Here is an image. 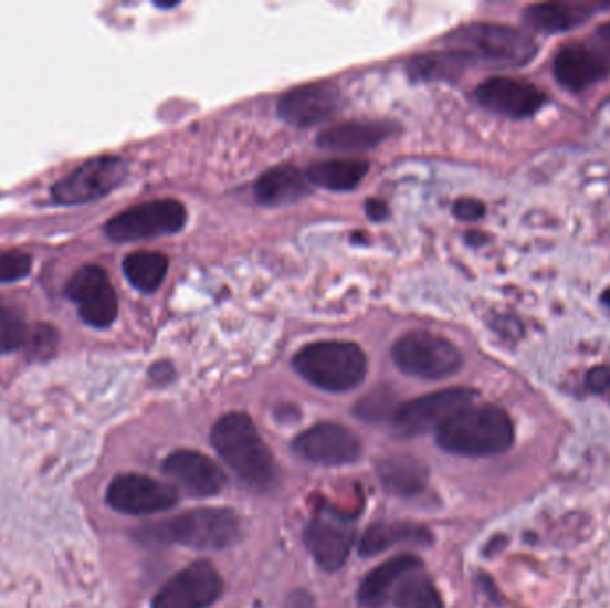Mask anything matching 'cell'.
Returning a JSON list of instances; mask_svg holds the SVG:
<instances>
[{"label": "cell", "mask_w": 610, "mask_h": 608, "mask_svg": "<svg viewBox=\"0 0 610 608\" xmlns=\"http://www.w3.org/2000/svg\"><path fill=\"white\" fill-rule=\"evenodd\" d=\"M444 452L461 457H493L507 452L514 442V424L504 409L472 406L459 410L435 430Z\"/></svg>", "instance_id": "obj_1"}, {"label": "cell", "mask_w": 610, "mask_h": 608, "mask_svg": "<svg viewBox=\"0 0 610 608\" xmlns=\"http://www.w3.org/2000/svg\"><path fill=\"white\" fill-rule=\"evenodd\" d=\"M214 450L250 488L266 491L275 485L277 464L254 421L243 412H229L214 423Z\"/></svg>", "instance_id": "obj_2"}, {"label": "cell", "mask_w": 610, "mask_h": 608, "mask_svg": "<svg viewBox=\"0 0 610 608\" xmlns=\"http://www.w3.org/2000/svg\"><path fill=\"white\" fill-rule=\"evenodd\" d=\"M238 535L240 520L231 509H194L136 532L147 544H179L193 549L227 548Z\"/></svg>", "instance_id": "obj_3"}, {"label": "cell", "mask_w": 610, "mask_h": 608, "mask_svg": "<svg viewBox=\"0 0 610 608\" xmlns=\"http://www.w3.org/2000/svg\"><path fill=\"white\" fill-rule=\"evenodd\" d=\"M293 366L307 382L330 392L350 391L365 380L368 360L354 343L318 342L302 348Z\"/></svg>", "instance_id": "obj_4"}, {"label": "cell", "mask_w": 610, "mask_h": 608, "mask_svg": "<svg viewBox=\"0 0 610 608\" xmlns=\"http://www.w3.org/2000/svg\"><path fill=\"white\" fill-rule=\"evenodd\" d=\"M452 51L461 52L470 63L491 66H523L536 55L537 45L532 36L519 29L473 23L449 36Z\"/></svg>", "instance_id": "obj_5"}, {"label": "cell", "mask_w": 610, "mask_h": 608, "mask_svg": "<svg viewBox=\"0 0 610 608\" xmlns=\"http://www.w3.org/2000/svg\"><path fill=\"white\" fill-rule=\"evenodd\" d=\"M391 357L400 371L425 380L450 377L463 366V357L449 339L425 331L403 334L395 343Z\"/></svg>", "instance_id": "obj_6"}, {"label": "cell", "mask_w": 610, "mask_h": 608, "mask_svg": "<svg viewBox=\"0 0 610 608\" xmlns=\"http://www.w3.org/2000/svg\"><path fill=\"white\" fill-rule=\"evenodd\" d=\"M186 209L177 200H150L125 209L106 223V235L115 243L152 240L176 234L186 223Z\"/></svg>", "instance_id": "obj_7"}, {"label": "cell", "mask_w": 610, "mask_h": 608, "mask_svg": "<svg viewBox=\"0 0 610 608\" xmlns=\"http://www.w3.org/2000/svg\"><path fill=\"white\" fill-rule=\"evenodd\" d=\"M476 392L466 387H452L443 391L430 392L425 397L400 403L395 412V432L402 438H417L421 433L440 429L444 421H449L453 415L464 407L472 406Z\"/></svg>", "instance_id": "obj_8"}, {"label": "cell", "mask_w": 610, "mask_h": 608, "mask_svg": "<svg viewBox=\"0 0 610 608\" xmlns=\"http://www.w3.org/2000/svg\"><path fill=\"white\" fill-rule=\"evenodd\" d=\"M127 163L122 157H93L52 188V199L65 206L102 199L124 182Z\"/></svg>", "instance_id": "obj_9"}, {"label": "cell", "mask_w": 610, "mask_h": 608, "mask_svg": "<svg viewBox=\"0 0 610 608\" xmlns=\"http://www.w3.org/2000/svg\"><path fill=\"white\" fill-rule=\"evenodd\" d=\"M222 593V576L213 564L197 560L171 576L154 596L152 608H208Z\"/></svg>", "instance_id": "obj_10"}, {"label": "cell", "mask_w": 610, "mask_h": 608, "mask_svg": "<svg viewBox=\"0 0 610 608\" xmlns=\"http://www.w3.org/2000/svg\"><path fill=\"white\" fill-rule=\"evenodd\" d=\"M177 502L179 494L176 488L136 473L116 476L107 488V503L115 511L129 516L158 514L173 507Z\"/></svg>", "instance_id": "obj_11"}, {"label": "cell", "mask_w": 610, "mask_h": 608, "mask_svg": "<svg viewBox=\"0 0 610 608\" xmlns=\"http://www.w3.org/2000/svg\"><path fill=\"white\" fill-rule=\"evenodd\" d=\"M66 296L80 307L81 318L95 328H107L118 314V300L112 281L102 268L88 264L66 284Z\"/></svg>", "instance_id": "obj_12"}, {"label": "cell", "mask_w": 610, "mask_h": 608, "mask_svg": "<svg viewBox=\"0 0 610 608\" xmlns=\"http://www.w3.org/2000/svg\"><path fill=\"white\" fill-rule=\"evenodd\" d=\"M295 453L305 461L324 465H345L361 457V441L356 432L338 423H318L293 441Z\"/></svg>", "instance_id": "obj_13"}, {"label": "cell", "mask_w": 610, "mask_h": 608, "mask_svg": "<svg viewBox=\"0 0 610 608\" xmlns=\"http://www.w3.org/2000/svg\"><path fill=\"white\" fill-rule=\"evenodd\" d=\"M354 521L338 512H324L304 532L305 546L325 572H338L347 563L354 544Z\"/></svg>", "instance_id": "obj_14"}, {"label": "cell", "mask_w": 610, "mask_h": 608, "mask_svg": "<svg viewBox=\"0 0 610 608\" xmlns=\"http://www.w3.org/2000/svg\"><path fill=\"white\" fill-rule=\"evenodd\" d=\"M339 101V90L334 84H305L281 98L278 115L295 127H313L328 120L338 111Z\"/></svg>", "instance_id": "obj_15"}, {"label": "cell", "mask_w": 610, "mask_h": 608, "mask_svg": "<svg viewBox=\"0 0 610 608\" xmlns=\"http://www.w3.org/2000/svg\"><path fill=\"white\" fill-rule=\"evenodd\" d=\"M476 101L493 113L519 120L541 109L545 95L534 84L518 78L493 77L478 86Z\"/></svg>", "instance_id": "obj_16"}, {"label": "cell", "mask_w": 610, "mask_h": 608, "mask_svg": "<svg viewBox=\"0 0 610 608\" xmlns=\"http://www.w3.org/2000/svg\"><path fill=\"white\" fill-rule=\"evenodd\" d=\"M162 471L186 493L197 497L217 496L225 485V473L208 455L194 450H177L168 457Z\"/></svg>", "instance_id": "obj_17"}, {"label": "cell", "mask_w": 610, "mask_h": 608, "mask_svg": "<svg viewBox=\"0 0 610 608\" xmlns=\"http://www.w3.org/2000/svg\"><path fill=\"white\" fill-rule=\"evenodd\" d=\"M554 72L565 88L582 92L609 77L610 61L589 46L569 45L555 57Z\"/></svg>", "instance_id": "obj_18"}, {"label": "cell", "mask_w": 610, "mask_h": 608, "mask_svg": "<svg viewBox=\"0 0 610 608\" xmlns=\"http://www.w3.org/2000/svg\"><path fill=\"white\" fill-rule=\"evenodd\" d=\"M423 567L420 558L414 555H397L389 558L388 563L375 567L374 572L365 576V580L359 586L357 599L365 608H382L388 604L391 589L398 586L400 581L411 573L420 572Z\"/></svg>", "instance_id": "obj_19"}, {"label": "cell", "mask_w": 610, "mask_h": 608, "mask_svg": "<svg viewBox=\"0 0 610 608\" xmlns=\"http://www.w3.org/2000/svg\"><path fill=\"white\" fill-rule=\"evenodd\" d=\"M434 537L425 526L409 521H379L362 534L359 552L362 557H374L397 544H412V546H430Z\"/></svg>", "instance_id": "obj_20"}, {"label": "cell", "mask_w": 610, "mask_h": 608, "mask_svg": "<svg viewBox=\"0 0 610 608\" xmlns=\"http://www.w3.org/2000/svg\"><path fill=\"white\" fill-rule=\"evenodd\" d=\"M309 179L295 166H277L266 171L254 186L255 199L264 206L298 202L309 193Z\"/></svg>", "instance_id": "obj_21"}, {"label": "cell", "mask_w": 610, "mask_h": 608, "mask_svg": "<svg viewBox=\"0 0 610 608\" xmlns=\"http://www.w3.org/2000/svg\"><path fill=\"white\" fill-rule=\"evenodd\" d=\"M377 471L386 491L395 496H418L429 484L427 465L409 455L388 457L379 462Z\"/></svg>", "instance_id": "obj_22"}, {"label": "cell", "mask_w": 610, "mask_h": 608, "mask_svg": "<svg viewBox=\"0 0 610 608\" xmlns=\"http://www.w3.org/2000/svg\"><path fill=\"white\" fill-rule=\"evenodd\" d=\"M391 136V125L382 122H347L319 134V147L330 150H366Z\"/></svg>", "instance_id": "obj_23"}, {"label": "cell", "mask_w": 610, "mask_h": 608, "mask_svg": "<svg viewBox=\"0 0 610 608\" xmlns=\"http://www.w3.org/2000/svg\"><path fill=\"white\" fill-rule=\"evenodd\" d=\"M591 11L583 4H536L523 13V19L546 34L566 33L588 22Z\"/></svg>", "instance_id": "obj_24"}, {"label": "cell", "mask_w": 610, "mask_h": 608, "mask_svg": "<svg viewBox=\"0 0 610 608\" xmlns=\"http://www.w3.org/2000/svg\"><path fill=\"white\" fill-rule=\"evenodd\" d=\"M368 174V163L359 159H330L315 163L307 171L313 185L334 191H348L356 188Z\"/></svg>", "instance_id": "obj_25"}, {"label": "cell", "mask_w": 610, "mask_h": 608, "mask_svg": "<svg viewBox=\"0 0 610 608\" xmlns=\"http://www.w3.org/2000/svg\"><path fill=\"white\" fill-rule=\"evenodd\" d=\"M168 259L159 252H135L124 261V273L127 281L144 293H152L161 286L167 276Z\"/></svg>", "instance_id": "obj_26"}, {"label": "cell", "mask_w": 610, "mask_h": 608, "mask_svg": "<svg viewBox=\"0 0 610 608\" xmlns=\"http://www.w3.org/2000/svg\"><path fill=\"white\" fill-rule=\"evenodd\" d=\"M466 65L472 63L461 52L446 51L418 55L407 65V70L414 81H440V78H452Z\"/></svg>", "instance_id": "obj_27"}, {"label": "cell", "mask_w": 610, "mask_h": 608, "mask_svg": "<svg viewBox=\"0 0 610 608\" xmlns=\"http://www.w3.org/2000/svg\"><path fill=\"white\" fill-rule=\"evenodd\" d=\"M397 608H444L440 590L435 589L429 576L418 572L407 575L397 586L393 596Z\"/></svg>", "instance_id": "obj_28"}, {"label": "cell", "mask_w": 610, "mask_h": 608, "mask_svg": "<svg viewBox=\"0 0 610 608\" xmlns=\"http://www.w3.org/2000/svg\"><path fill=\"white\" fill-rule=\"evenodd\" d=\"M398 407L400 403L397 401V395L389 387H379L357 401L356 416L368 423H382L393 420Z\"/></svg>", "instance_id": "obj_29"}, {"label": "cell", "mask_w": 610, "mask_h": 608, "mask_svg": "<svg viewBox=\"0 0 610 608\" xmlns=\"http://www.w3.org/2000/svg\"><path fill=\"white\" fill-rule=\"evenodd\" d=\"M29 328L19 311L0 304V354L20 350L28 343Z\"/></svg>", "instance_id": "obj_30"}, {"label": "cell", "mask_w": 610, "mask_h": 608, "mask_svg": "<svg viewBox=\"0 0 610 608\" xmlns=\"http://www.w3.org/2000/svg\"><path fill=\"white\" fill-rule=\"evenodd\" d=\"M31 359L46 360L57 350V331L49 323H38L29 328L28 343H25Z\"/></svg>", "instance_id": "obj_31"}, {"label": "cell", "mask_w": 610, "mask_h": 608, "mask_svg": "<svg viewBox=\"0 0 610 608\" xmlns=\"http://www.w3.org/2000/svg\"><path fill=\"white\" fill-rule=\"evenodd\" d=\"M33 261L23 252H0V284L22 281L31 272Z\"/></svg>", "instance_id": "obj_32"}, {"label": "cell", "mask_w": 610, "mask_h": 608, "mask_svg": "<svg viewBox=\"0 0 610 608\" xmlns=\"http://www.w3.org/2000/svg\"><path fill=\"white\" fill-rule=\"evenodd\" d=\"M486 212L484 203L478 202L475 199H461L455 202L453 206V214L459 218V220L464 221H476L481 220Z\"/></svg>", "instance_id": "obj_33"}, {"label": "cell", "mask_w": 610, "mask_h": 608, "mask_svg": "<svg viewBox=\"0 0 610 608\" xmlns=\"http://www.w3.org/2000/svg\"><path fill=\"white\" fill-rule=\"evenodd\" d=\"M588 387L592 392H606L610 387V369L606 366L592 368L588 374Z\"/></svg>", "instance_id": "obj_34"}, {"label": "cell", "mask_w": 610, "mask_h": 608, "mask_svg": "<svg viewBox=\"0 0 610 608\" xmlns=\"http://www.w3.org/2000/svg\"><path fill=\"white\" fill-rule=\"evenodd\" d=\"M150 378L156 384H167L173 378V368L168 363H159L150 369Z\"/></svg>", "instance_id": "obj_35"}, {"label": "cell", "mask_w": 610, "mask_h": 608, "mask_svg": "<svg viewBox=\"0 0 610 608\" xmlns=\"http://www.w3.org/2000/svg\"><path fill=\"white\" fill-rule=\"evenodd\" d=\"M366 212L371 220H385L388 217V206L382 200L370 199L366 202Z\"/></svg>", "instance_id": "obj_36"}, {"label": "cell", "mask_w": 610, "mask_h": 608, "mask_svg": "<svg viewBox=\"0 0 610 608\" xmlns=\"http://www.w3.org/2000/svg\"><path fill=\"white\" fill-rule=\"evenodd\" d=\"M598 40H600L601 45L607 46L610 51V22L603 23L600 29L597 31Z\"/></svg>", "instance_id": "obj_37"}, {"label": "cell", "mask_w": 610, "mask_h": 608, "mask_svg": "<svg viewBox=\"0 0 610 608\" xmlns=\"http://www.w3.org/2000/svg\"><path fill=\"white\" fill-rule=\"evenodd\" d=\"M603 302H606L607 305H610V291H607L606 295H603Z\"/></svg>", "instance_id": "obj_38"}]
</instances>
